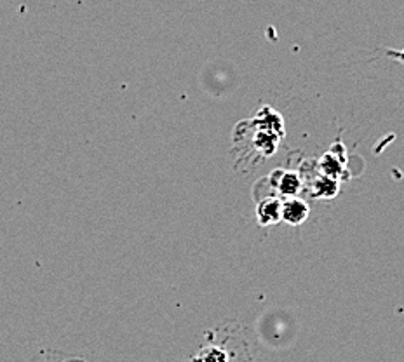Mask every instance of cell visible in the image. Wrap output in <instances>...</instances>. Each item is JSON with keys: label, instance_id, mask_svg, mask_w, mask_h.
I'll return each mask as SVG.
<instances>
[{"label": "cell", "instance_id": "6da1fadb", "mask_svg": "<svg viewBox=\"0 0 404 362\" xmlns=\"http://www.w3.org/2000/svg\"><path fill=\"white\" fill-rule=\"evenodd\" d=\"M308 216V206L300 199H287L282 202L281 209V220L287 222L289 225H300Z\"/></svg>", "mask_w": 404, "mask_h": 362}, {"label": "cell", "instance_id": "277c9868", "mask_svg": "<svg viewBox=\"0 0 404 362\" xmlns=\"http://www.w3.org/2000/svg\"><path fill=\"white\" fill-rule=\"evenodd\" d=\"M337 192H338V181L334 178L322 176V178H319L318 181H315V185H314L315 197L330 199V197H334Z\"/></svg>", "mask_w": 404, "mask_h": 362}, {"label": "cell", "instance_id": "3957f363", "mask_svg": "<svg viewBox=\"0 0 404 362\" xmlns=\"http://www.w3.org/2000/svg\"><path fill=\"white\" fill-rule=\"evenodd\" d=\"M275 187L284 195H297L301 188V180L297 173H279V181Z\"/></svg>", "mask_w": 404, "mask_h": 362}, {"label": "cell", "instance_id": "7a4b0ae2", "mask_svg": "<svg viewBox=\"0 0 404 362\" xmlns=\"http://www.w3.org/2000/svg\"><path fill=\"white\" fill-rule=\"evenodd\" d=\"M281 209L282 202H279V199H265L258 204V220H260L261 225H274L281 220Z\"/></svg>", "mask_w": 404, "mask_h": 362}, {"label": "cell", "instance_id": "5b68a950", "mask_svg": "<svg viewBox=\"0 0 404 362\" xmlns=\"http://www.w3.org/2000/svg\"><path fill=\"white\" fill-rule=\"evenodd\" d=\"M195 362H227V356H225L223 350L216 349V347H211V349L202 350V352L195 357Z\"/></svg>", "mask_w": 404, "mask_h": 362}, {"label": "cell", "instance_id": "8992f818", "mask_svg": "<svg viewBox=\"0 0 404 362\" xmlns=\"http://www.w3.org/2000/svg\"><path fill=\"white\" fill-rule=\"evenodd\" d=\"M403 60H404V58H403Z\"/></svg>", "mask_w": 404, "mask_h": 362}]
</instances>
